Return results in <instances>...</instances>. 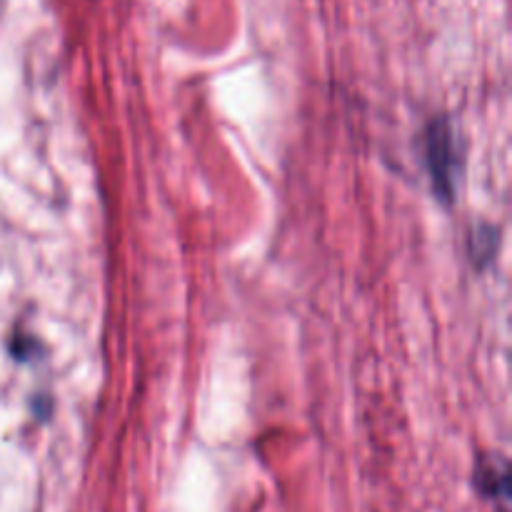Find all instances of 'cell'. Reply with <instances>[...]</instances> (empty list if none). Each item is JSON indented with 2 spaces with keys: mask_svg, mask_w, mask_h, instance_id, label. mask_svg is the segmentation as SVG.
Instances as JSON below:
<instances>
[{
  "mask_svg": "<svg viewBox=\"0 0 512 512\" xmlns=\"http://www.w3.org/2000/svg\"><path fill=\"white\" fill-rule=\"evenodd\" d=\"M425 163L430 180L440 200L455 198V185L460 175L458 135L448 118H438L425 130Z\"/></svg>",
  "mask_w": 512,
  "mask_h": 512,
  "instance_id": "cell-1",
  "label": "cell"
},
{
  "mask_svg": "<svg viewBox=\"0 0 512 512\" xmlns=\"http://www.w3.org/2000/svg\"><path fill=\"white\" fill-rule=\"evenodd\" d=\"M478 490L490 500L493 505H498L500 512H508L510 505V470L500 455H488L485 460H480L478 465Z\"/></svg>",
  "mask_w": 512,
  "mask_h": 512,
  "instance_id": "cell-2",
  "label": "cell"
}]
</instances>
